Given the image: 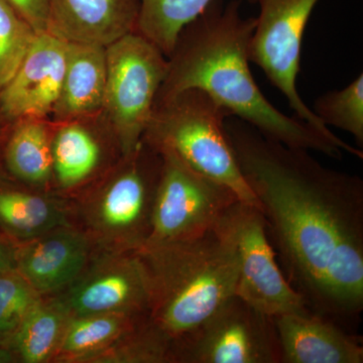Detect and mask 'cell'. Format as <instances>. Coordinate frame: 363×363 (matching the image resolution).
I'll use <instances>...</instances> for the list:
<instances>
[{
	"mask_svg": "<svg viewBox=\"0 0 363 363\" xmlns=\"http://www.w3.org/2000/svg\"><path fill=\"white\" fill-rule=\"evenodd\" d=\"M16 269L14 252L0 241V272Z\"/></svg>",
	"mask_w": 363,
	"mask_h": 363,
	"instance_id": "27",
	"label": "cell"
},
{
	"mask_svg": "<svg viewBox=\"0 0 363 363\" xmlns=\"http://www.w3.org/2000/svg\"><path fill=\"white\" fill-rule=\"evenodd\" d=\"M213 0H140L135 32L156 45L164 56L175 49L182 30ZM257 4V0H247Z\"/></svg>",
	"mask_w": 363,
	"mask_h": 363,
	"instance_id": "19",
	"label": "cell"
},
{
	"mask_svg": "<svg viewBox=\"0 0 363 363\" xmlns=\"http://www.w3.org/2000/svg\"><path fill=\"white\" fill-rule=\"evenodd\" d=\"M149 316L123 313L70 316L54 359L86 362L135 329Z\"/></svg>",
	"mask_w": 363,
	"mask_h": 363,
	"instance_id": "17",
	"label": "cell"
},
{
	"mask_svg": "<svg viewBox=\"0 0 363 363\" xmlns=\"http://www.w3.org/2000/svg\"><path fill=\"white\" fill-rule=\"evenodd\" d=\"M70 316L59 298H42L26 315L7 348L26 363L54 359Z\"/></svg>",
	"mask_w": 363,
	"mask_h": 363,
	"instance_id": "18",
	"label": "cell"
},
{
	"mask_svg": "<svg viewBox=\"0 0 363 363\" xmlns=\"http://www.w3.org/2000/svg\"><path fill=\"white\" fill-rule=\"evenodd\" d=\"M171 362L281 363L274 317L234 295L173 344Z\"/></svg>",
	"mask_w": 363,
	"mask_h": 363,
	"instance_id": "9",
	"label": "cell"
},
{
	"mask_svg": "<svg viewBox=\"0 0 363 363\" xmlns=\"http://www.w3.org/2000/svg\"><path fill=\"white\" fill-rule=\"evenodd\" d=\"M89 242L67 225L26 240L14 252L16 267L40 295L68 288L87 264Z\"/></svg>",
	"mask_w": 363,
	"mask_h": 363,
	"instance_id": "14",
	"label": "cell"
},
{
	"mask_svg": "<svg viewBox=\"0 0 363 363\" xmlns=\"http://www.w3.org/2000/svg\"><path fill=\"white\" fill-rule=\"evenodd\" d=\"M281 363H362V338L311 310L274 317Z\"/></svg>",
	"mask_w": 363,
	"mask_h": 363,
	"instance_id": "13",
	"label": "cell"
},
{
	"mask_svg": "<svg viewBox=\"0 0 363 363\" xmlns=\"http://www.w3.org/2000/svg\"><path fill=\"white\" fill-rule=\"evenodd\" d=\"M255 18H243L241 0H213L179 35L157 102L199 89L262 135L288 145L342 159L362 150L331 140L297 116H288L262 94L250 68Z\"/></svg>",
	"mask_w": 363,
	"mask_h": 363,
	"instance_id": "2",
	"label": "cell"
},
{
	"mask_svg": "<svg viewBox=\"0 0 363 363\" xmlns=\"http://www.w3.org/2000/svg\"><path fill=\"white\" fill-rule=\"evenodd\" d=\"M157 152L162 157V169L145 245L204 235L213 230L234 203L240 201L233 190L198 173L173 150Z\"/></svg>",
	"mask_w": 363,
	"mask_h": 363,
	"instance_id": "6",
	"label": "cell"
},
{
	"mask_svg": "<svg viewBox=\"0 0 363 363\" xmlns=\"http://www.w3.org/2000/svg\"><path fill=\"white\" fill-rule=\"evenodd\" d=\"M313 112L326 126H334L354 138L363 147V74L341 90L329 91L317 98Z\"/></svg>",
	"mask_w": 363,
	"mask_h": 363,
	"instance_id": "23",
	"label": "cell"
},
{
	"mask_svg": "<svg viewBox=\"0 0 363 363\" xmlns=\"http://www.w3.org/2000/svg\"><path fill=\"white\" fill-rule=\"evenodd\" d=\"M16 269L0 272V346L6 347L26 315L42 300Z\"/></svg>",
	"mask_w": 363,
	"mask_h": 363,
	"instance_id": "24",
	"label": "cell"
},
{
	"mask_svg": "<svg viewBox=\"0 0 363 363\" xmlns=\"http://www.w3.org/2000/svg\"><path fill=\"white\" fill-rule=\"evenodd\" d=\"M230 117L229 145L286 279L315 314L340 326L357 322L363 311L362 179Z\"/></svg>",
	"mask_w": 363,
	"mask_h": 363,
	"instance_id": "1",
	"label": "cell"
},
{
	"mask_svg": "<svg viewBox=\"0 0 363 363\" xmlns=\"http://www.w3.org/2000/svg\"><path fill=\"white\" fill-rule=\"evenodd\" d=\"M37 33L9 0H0V91L13 77Z\"/></svg>",
	"mask_w": 363,
	"mask_h": 363,
	"instance_id": "25",
	"label": "cell"
},
{
	"mask_svg": "<svg viewBox=\"0 0 363 363\" xmlns=\"http://www.w3.org/2000/svg\"><path fill=\"white\" fill-rule=\"evenodd\" d=\"M136 252L149 274L150 321L172 347L235 295V252L217 227L192 240L145 245Z\"/></svg>",
	"mask_w": 363,
	"mask_h": 363,
	"instance_id": "3",
	"label": "cell"
},
{
	"mask_svg": "<svg viewBox=\"0 0 363 363\" xmlns=\"http://www.w3.org/2000/svg\"><path fill=\"white\" fill-rule=\"evenodd\" d=\"M16 357L13 351L6 347L0 346V363H9L16 362Z\"/></svg>",
	"mask_w": 363,
	"mask_h": 363,
	"instance_id": "28",
	"label": "cell"
},
{
	"mask_svg": "<svg viewBox=\"0 0 363 363\" xmlns=\"http://www.w3.org/2000/svg\"><path fill=\"white\" fill-rule=\"evenodd\" d=\"M106 54L104 45L68 42L63 85L54 114L58 121L88 116L104 105Z\"/></svg>",
	"mask_w": 363,
	"mask_h": 363,
	"instance_id": "16",
	"label": "cell"
},
{
	"mask_svg": "<svg viewBox=\"0 0 363 363\" xmlns=\"http://www.w3.org/2000/svg\"><path fill=\"white\" fill-rule=\"evenodd\" d=\"M320 0H257L259 14L250 44V61L283 93L296 116L340 142L305 104L297 88L306 26Z\"/></svg>",
	"mask_w": 363,
	"mask_h": 363,
	"instance_id": "8",
	"label": "cell"
},
{
	"mask_svg": "<svg viewBox=\"0 0 363 363\" xmlns=\"http://www.w3.org/2000/svg\"><path fill=\"white\" fill-rule=\"evenodd\" d=\"M230 116L207 93L188 89L155 104L143 138L152 149L173 150L198 173L230 189L241 202L259 209L227 138L225 121Z\"/></svg>",
	"mask_w": 363,
	"mask_h": 363,
	"instance_id": "4",
	"label": "cell"
},
{
	"mask_svg": "<svg viewBox=\"0 0 363 363\" xmlns=\"http://www.w3.org/2000/svg\"><path fill=\"white\" fill-rule=\"evenodd\" d=\"M37 33L48 32L50 20V0H9Z\"/></svg>",
	"mask_w": 363,
	"mask_h": 363,
	"instance_id": "26",
	"label": "cell"
},
{
	"mask_svg": "<svg viewBox=\"0 0 363 363\" xmlns=\"http://www.w3.org/2000/svg\"><path fill=\"white\" fill-rule=\"evenodd\" d=\"M216 227L235 252L238 297L271 317L310 310L279 269L266 222L257 207L234 203Z\"/></svg>",
	"mask_w": 363,
	"mask_h": 363,
	"instance_id": "7",
	"label": "cell"
},
{
	"mask_svg": "<svg viewBox=\"0 0 363 363\" xmlns=\"http://www.w3.org/2000/svg\"><path fill=\"white\" fill-rule=\"evenodd\" d=\"M104 105L124 156L135 152L154 111L169 68L164 52L138 32L105 47Z\"/></svg>",
	"mask_w": 363,
	"mask_h": 363,
	"instance_id": "5",
	"label": "cell"
},
{
	"mask_svg": "<svg viewBox=\"0 0 363 363\" xmlns=\"http://www.w3.org/2000/svg\"><path fill=\"white\" fill-rule=\"evenodd\" d=\"M52 169L63 187L82 183L99 164V145L82 126H65L57 133L52 145Z\"/></svg>",
	"mask_w": 363,
	"mask_h": 363,
	"instance_id": "22",
	"label": "cell"
},
{
	"mask_svg": "<svg viewBox=\"0 0 363 363\" xmlns=\"http://www.w3.org/2000/svg\"><path fill=\"white\" fill-rule=\"evenodd\" d=\"M6 147V164L13 175L28 183L42 185L52 169V145L40 119H23Z\"/></svg>",
	"mask_w": 363,
	"mask_h": 363,
	"instance_id": "20",
	"label": "cell"
},
{
	"mask_svg": "<svg viewBox=\"0 0 363 363\" xmlns=\"http://www.w3.org/2000/svg\"><path fill=\"white\" fill-rule=\"evenodd\" d=\"M59 298L71 316L104 313L149 316V274L138 252H118L81 274Z\"/></svg>",
	"mask_w": 363,
	"mask_h": 363,
	"instance_id": "11",
	"label": "cell"
},
{
	"mask_svg": "<svg viewBox=\"0 0 363 363\" xmlns=\"http://www.w3.org/2000/svg\"><path fill=\"white\" fill-rule=\"evenodd\" d=\"M68 42L37 33L13 77L0 91V111L9 121L42 119L58 101L67 64Z\"/></svg>",
	"mask_w": 363,
	"mask_h": 363,
	"instance_id": "12",
	"label": "cell"
},
{
	"mask_svg": "<svg viewBox=\"0 0 363 363\" xmlns=\"http://www.w3.org/2000/svg\"><path fill=\"white\" fill-rule=\"evenodd\" d=\"M0 224L26 240L67 225L65 214L51 200L14 191L0 192Z\"/></svg>",
	"mask_w": 363,
	"mask_h": 363,
	"instance_id": "21",
	"label": "cell"
},
{
	"mask_svg": "<svg viewBox=\"0 0 363 363\" xmlns=\"http://www.w3.org/2000/svg\"><path fill=\"white\" fill-rule=\"evenodd\" d=\"M126 157L128 164L90 204L88 216L99 236L117 242L118 252H136L150 236L162 157L152 147L145 154L142 142Z\"/></svg>",
	"mask_w": 363,
	"mask_h": 363,
	"instance_id": "10",
	"label": "cell"
},
{
	"mask_svg": "<svg viewBox=\"0 0 363 363\" xmlns=\"http://www.w3.org/2000/svg\"><path fill=\"white\" fill-rule=\"evenodd\" d=\"M140 0H50L48 32L67 42L111 45L135 32Z\"/></svg>",
	"mask_w": 363,
	"mask_h": 363,
	"instance_id": "15",
	"label": "cell"
}]
</instances>
